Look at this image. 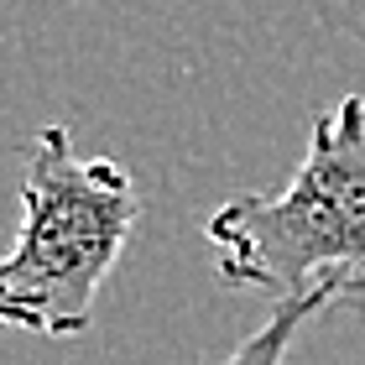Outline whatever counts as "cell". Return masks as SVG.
Segmentation results:
<instances>
[{
    "label": "cell",
    "mask_w": 365,
    "mask_h": 365,
    "mask_svg": "<svg viewBox=\"0 0 365 365\" xmlns=\"http://www.w3.org/2000/svg\"><path fill=\"white\" fill-rule=\"evenodd\" d=\"M220 282L272 297L334 292L365 308V99L344 94L308 130L282 193H235L204 220Z\"/></svg>",
    "instance_id": "obj_1"
},
{
    "label": "cell",
    "mask_w": 365,
    "mask_h": 365,
    "mask_svg": "<svg viewBox=\"0 0 365 365\" xmlns=\"http://www.w3.org/2000/svg\"><path fill=\"white\" fill-rule=\"evenodd\" d=\"M141 193L115 157H78L63 125H42L21 173V230L0 261V319L42 339H78L115 272Z\"/></svg>",
    "instance_id": "obj_2"
},
{
    "label": "cell",
    "mask_w": 365,
    "mask_h": 365,
    "mask_svg": "<svg viewBox=\"0 0 365 365\" xmlns=\"http://www.w3.org/2000/svg\"><path fill=\"white\" fill-rule=\"evenodd\" d=\"M329 303H339V297H334V292H303V297H287V303H277L272 319L261 324L256 334H245L220 365H287L297 329H303L313 313H324Z\"/></svg>",
    "instance_id": "obj_3"
}]
</instances>
